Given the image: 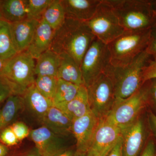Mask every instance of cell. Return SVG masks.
I'll return each instance as SVG.
<instances>
[{"label":"cell","instance_id":"obj_18","mask_svg":"<svg viewBox=\"0 0 156 156\" xmlns=\"http://www.w3.org/2000/svg\"><path fill=\"white\" fill-rule=\"evenodd\" d=\"M41 122L43 126L58 136L66 135L71 132L73 121L56 107H51Z\"/></svg>","mask_w":156,"mask_h":156},{"label":"cell","instance_id":"obj_1","mask_svg":"<svg viewBox=\"0 0 156 156\" xmlns=\"http://www.w3.org/2000/svg\"><path fill=\"white\" fill-rule=\"evenodd\" d=\"M95 38L86 22L66 18L62 25L55 30L50 49L58 55L67 54L80 66Z\"/></svg>","mask_w":156,"mask_h":156},{"label":"cell","instance_id":"obj_2","mask_svg":"<svg viewBox=\"0 0 156 156\" xmlns=\"http://www.w3.org/2000/svg\"><path fill=\"white\" fill-rule=\"evenodd\" d=\"M152 58L146 50L126 66H109L105 73L113 83L116 99H126L142 87L144 71Z\"/></svg>","mask_w":156,"mask_h":156},{"label":"cell","instance_id":"obj_5","mask_svg":"<svg viewBox=\"0 0 156 156\" xmlns=\"http://www.w3.org/2000/svg\"><path fill=\"white\" fill-rule=\"evenodd\" d=\"M35 59L27 50L17 53L9 59L0 75L13 95H23L34 83Z\"/></svg>","mask_w":156,"mask_h":156},{"label":"cell","instance_id":"obj_3","mask_svg":"<svg viewBox=\"0 0 156 156\" xmlns=\"http://www.w3.org/2000/svg\"><path fill=\"white\" fill-rule=\"evenodd\" d=\"M125 30L150 29L156 24V14L149 0H106Z\"/></svg>","mask_w":156,"mask_h":156},{"label":"cell","instance_id":"obj_4","mask_svg":"<svg viewBox=\"0 0 156 156\" xmlns=\"http://www.w3.org/2000/svg\"><path fill=\"white\" fill-rule=\"evenodd\" d=\"M150 29L125 30L107 45L110 63L115 67H124L146 50L150 38Z\"/></svg>","mask_w":156,"mask_h":156},{"label":"cell","instance_id":"obj_35","mask_svg":"<svg viewBox=\"0 0 156 156\" xmlns=\"http://www.w3.org/2000/svg\"><path fill=\"white\" fill-rule=\"evenodd\" d=\"M122 139L121 136L114 147L106 156H122Z\"/></svg>","mask_w":156,"mask_h":156},{"label":"cell","instance_id":"obj_32","mask_svg":"<svg viewBox=\"0 0 156 156\" xmlns=\"http://www.w3.org/2000/svg\"><path fill=\"white\" fill-rule=\"evenodd\" d=\"M150 38L149 43L146 50L148 53L152 56L156 57V24L150 30Z\"/></svg>","mask_w":156,"mask_h":156},{"label":"cell","instance_id":"obj_27","mask_svg":"<svg viewBox=\"0 0 156 156\" xmlns=\"http://www.w3.org/2000/svg\"><path fill=\"white\" fill-rule=\"evenodd\" d=\"M58 80L56 77L37 76L34 84L42 95L52 100L56 92Z\"/></svg>","mask_w":156,"mask_h":156},{"label":"cell","instance_id":"obj_34","mask_svg":"<svg viewBox=\"0 0 156 156\" xmlns=\"http://www.w3.org/2000/svg\"><path fill=\"white\" fill-rule=\"evenodd\" d=\"M140 156H156V145L154 140H148Z\"/></svg>","mask_w":156,"mask_h":156},{"label":"cell","instance_id":"obj_9","mask_svg":"<svg viewBox=\"0 0 156 156\" xmlns=\"http://www.w3.org/2000/svg\"><path fill=\"white\" fill-rule=\"evenodd\" d=\"M110 59L107 45L96 38L85 53L80 66L86 87L105 72L111 64Z\"/></svg>","mask_w":156,"mask_h":156},{"label":"cell","instance_id":"obj_16","mask_svg":"<svg viewBox=\"0 0 156 156\" xmlns=\"http://www.w3.org/2000/svg\"><path fill=\"white\" fill-rule=\"evenodd\" d=\"M55 32L44 20L42 19L39 20L32 41L27 50L35 59L50 49Z\"/></svg>","mask_w":156,"mask_h":156},{"label":"cell","instance_id":"obj_25","mask_svg":"<svg viewBox=\"0 0 156 156\" xmlns=\"http://www.w3.org/2000/svg\"><path fill=\"white\" fill-rule=\"evenodd\" d=\"M42 19L55 30L62 25L66 16L60 0H53L44 12Z\"/></svg>","mask_w":156,"mask_h":156},{"label":"cell","instance_id":"obj_44","mask_svg":"<svg viewBox=\"0 0 156 156\" xmlns=\"http://www.w3.org/2000/svg\"><path fill=\"white\" fill-rule=\"evenodd\" d=\"M75 156H86V154L81 155H79V156H76L75 155Z\"/></svg>","mask_w":156,"mask_h":156},{"label":"cell","instance_id":"obj_40","mask_svg":"<svg viewBox=\"0 0 156 156\" xmlns=\"http://www.w3.org/2000/svg\"><path fill=\"white\" fill-rule=\"evenodd\" d=\"M56 156H75V151L70 149H66Z\"/></svg>","mask_w":156,"mask_h":156},{"label":"cell","instance_id":"obj_38","mask_svg":"<svg viewBox=\"0 0 156 156\" xmlns=\"http://www.w3.org/2000/svg\"><path fill=\"white\" fill-rule=\"evenodd\" d=\"M10 152L9 147L0 141V156H9Z\"/></svg>","mask_w":156,"mask_h":156},{"label":"cell","instance_id":"obj_36","mask_svg":"<svg viewBox=\"0 0 156 156\" xmlns=\"http://www.w3.org/2000/svg\"><path fill=\"white\" fill-rule=\"evenodd\" d=\"M149 82V99L153 101L156 106V79L150 80Z\"/></svg>","mask_w":156,"mask_h":156},{"label":"cell","instance_id":"obj_17","mask_svg":"<svg viewBox=\"0 0 156 156\" xmlns=\"http://www.w3.org/2000/svg\"><path fill=\"white\" fill-rule=\"evenodd\" d=\"M54 106L62 111L72 121L87 114L91 111L87 87L85 85L80 86L72 100Z\"/></svg>","mask_w":156,"mask_h":156},{"label":"cell","instance_id":"obj_39","mask_svg":"<svg viewBox=\"0 0 156 156\" xmlns=\"http://www.w3.org/2000/svg\"><path fill=\"white\" fill-rule=\"evenodd\" d=\"M19 156H41V155L36 148L34 147L23 153Z\"/></svg>","mask_w":156,"mask_h":156},{"label":"cell","instance_id":"obj_15","mask_svg":"<svg viewBox=\"0 0 156 156\" xmlns=\"http://www.w3.org/2000/svg\"><path fill=\"white\" fill-rule=\"evenodd\" d=\"M39 21L36 20L27 19L9 23L11 35L18 53L28 49Z\"/></svg>","mask_w":156,"mask_h":156},{"label":"cell","instance_id":"obj_31","mask_svg":"<svg viewBox=\"0 0 156 156\" xmlns=\"http://www.w3.org/2000/svg\"><path fill=\"white\" fill-rule=\"evenodd\" d=\"M156 79V57H152L143 72V82Z\"/></svg>","mask_w":156,"mask_h":156},{"label":"cell","instance_id":"obj_28","mask_svg":"<svg viewBox=\"0 0 156 156\" xmlns=\"http://www.w3.org/2000/svg\"><path fill=\"white\" fill-rule=\"evenodd\" d=\"M53 0H28V19L40 20Z\"/></svg>","mask_w":156,"mask_h":156},{"label":"cell","instance_id":"obj_42","mask_svg":"<svg viewBox=\"0 0 156 156\" xmlns=\"http://www.w3.org/2000/svg\"><path fill=\"white\" fill-rule=\"evenodd\" d=\"M151 8L156 14V0H149Z\"/></svg>","mask_w":156,"mask_h":156},{"label":"cell","instance_id":"obj_6","mask_svg":"<svg viewBox=\"0 0 156 156\" xmlns=\"http://www.w3.org/2000/svg\"><path fill=\"white\" fill-rule=\"evenodd\" d=\"M149 80L134 94L125 99H116L111 110L104 119L121 130L128 127L138 118L149 99Z\"/></svg>","mask_w":156,"mask_h":156},{"label":"cell","instance_id":"obj_26","mask_svg":"<svg viewBox=\"0 0 156 156\" xmlns=\"http://www.w3.org/2000/svg\"><path fill=\"white\" fill-rule=\"evenodd\" d=\"M80 86L58 79L56 92L53 97V106L62 104L72 100L77 94Z\"/></svg>","mask_w":156,"mask_h":156},{"label":"cell","instance_id":"obj_37","mask_svg":"<svg viewBox=\"0 0 156 156\" xmlns=\"http://www.w3.org/2000/svg\"><path fill=\"white\" fill-rule=\"evenodd\" d=\"M148 122L151 130L156 138V115L152 112L150 111L148 114Z\"/></svg>","mask_w":156,"mask_h":156},{"label":"cell","instance_id":"obj_11","mask_svg":"<svg viewBox=\"0 0 156 156\" xmlns=\"http://www.w3.org/2000/svg\"><path fill=\"white\" fill-rule=\"evenodd\" d=\"M99 120L91 111L73 121L71 132L76 139V156L87 153Z\"/></svg>","mask_w":156,"mask_h":156},{"label":"cell","instance_id":"obj_23","mask_svg":"<svg viewBox=\"0 0 156 156\" xmlns=\"http://www.w3.org/2000/svg\"><path fill=\"white\" fill-rule=\"evenodd\" d=\"M60 59V55L51 49L45 51L36 59L35 67L36 76L57 77Z\"/></svg>","mask_w":156,"mask_h":156},{"label":"cell","instance_id":"obj_21","mask_svg":"<svg viewBox=\"0 0 156 156\" xmlns=\"http://www.w3.org/2000/svg\"><path fill=\"white\" fill-rule=\"evenodd\" d=\"M57 78L78 86L85 85L80 66L66 53L60 54Z\"/></svg>","mask_w":156,"mask_h":156},{"label":"cell","instance_id":"obj_19","mask_svg":"<svg viewBox=\"0 0 156 156\" xmlns=\"http://www.w3.org/2000/svg\"><path fill=\"white\" fill-rule=\"evenodd\" d=\"M24 105L27 106L40 121L44 116L51 107L52 100L42 95L34 84L29 87L22 96Z\"/></svg>","mask_w":156,"mask_h":156},{"label":"cell","instance_id":"obj_12","mask_svg":"<svg viewBox=\"0 0 156 156\" xmlns=\"http://www.w3.org/2000/svg\"><path fill=\"white\" fill-rule=\"evenodd\" d=\"M29 136L41 156H56L66 149L59 136L45 126L30 130Z\"/></svg>","mask_w":156,"mask_h":156},{"label":"cell","instance_id":"obj_43","mask_svg":"<svg viewBox=\"0 0 156 156\" xmlns=\"http://www.w3.org/2000/svg\"><path fill=\"white\" fill-rule=\"evenodd\" d=\"M3 21H4V20H3L2 18L1 14H0V26H1Z\"/></svg>","mask_w":156,"mask_h":156},{"label":"cell","instance_id":"obj_30","mask_svg":"<svg viewBox=\"0 0 156 156\" xmlns=\"http://www.w3.org/2000/svg\"><path fill=\"white\" fill-rule=\"evenodd\" d=\"M10 126L19 141L29 136L30 130L25 123L16 122L12 123Z\"/></svg>","mask_w":156,"mask_h":156},{"label":"cell","instance_id":"obj_10","mask_svg":"<svg viewBox=\"0 0 156 156\" xmlns=\"http://www.w3.org/2000/svg\"><path fill=\"white\" fill-rule=\"evenodd\" d=\"M121 136L122 130L120 128L104 119H100L86 156H106Z\"/></svg>","mask_w":156,"mask_h":156},{"label":"cell","instance_id":"obj_24","mask_svg":"<svg viewBox=\"0 0 156 156\" xmlns=\"http://www.w3.org/2000/svg\"><path fill=\"white\" fill-rule=\"evenodd\" d=\"M17 53L11 35L10 23L4 20L0 26V57L9 59Z\"/></svg>","mask_w":156,"mask_h":156},{"label":"cell","instance_id":"obj_33","mask_svg":"<svg viewBox=\"0 0 156 156\" xmlns=\"http://www.w3.org/2000/svg\"><path fill=\"white\" fill-rule=\"evenodd\" d=\"M12 95L13 94L11 89L0 76V105Z\"/></svg>","mask_w":156,"mask_h":156},{"label":"cell","instance_id":"obj_22","mask_svg":"<svg viewBox=\"0 0 156 156\" xmlns=\"http://www.w3.org/2000/svg\"><path fill=\"white\" fill-rule=\"evenodd\" d=\"M24 106L22 96L12 95L7 98L0 109V133L11 126Z\"/></svg>","mask_w":156,"mask_h":156},{"label":"cell","instance_id":"obj_20","mask_svg":"<svg viewBox=\"0 0 156 156\" xmlns=\"http://www.w3.org/2000/svg\"><path fill=\"white\" fill-rule=\"evenodd\" d=\"M28 0H0V14L9 23L28 19Z\"/></svg>","mask_w":156,"mask_h":156},{"label":"cell","instance_id":"obj_8","mask_svg":"<svg viewBox=\"0 0 156 156\" xmlns=\"http://www.w3.org/2000/svg\"><path fill=\"white\" fill-rule=\"evenodd\" d=\"M90 109L99 119L106 116L116 101L113 83L105 73L87 87Z\"/></svg>","mask_w":156,"mask_h":156},{"label":"cell","instance_id":"obj_29","mask_svg":"<svg viewBox=\"0 0 156 156\" xmlns=\"http://www.w3.org/2000/svg\"><path fill=\"white\" fill-rule=\"evenodd\" d=\"M0 141L8 147L16 145L19 142L10 126L0 133Z\"/></svg>","mask_w":156,"mask_h":156},{"label":"cell","instance_id":"obj_14","mask_svg":"<svg viewBox=\"0 0 156 156\" xmlns=\"http://www.w3.org/2000/svg\"><path fill=\"white\" fill-rule=\"evenodd\" d=\"M66 18L87 22L93 17L101 0H60Z\"/></svg>","mask_w":156,"mask_h":156},{"label":"cell","instance_id":"obj_41","mask_svg":"<svg viewBox=\"0 0 156 156\" xmlns=\"http://www.w3.org/2000/svg\"><path fill=\"white\" fill-rule=\"evenodd\" d=\"M9 60V59H4V58L0 57V75H1L2 72L6 63H7V62Z\"/></svg>","mask_w":156,"mask_h":156},{"label":"cell","instance_id":"obj_7","mask_svg":"<svg viewBox=\"0 0 156 156\" xmlns=\"http://www.w3.org/2000/svg\"><path fill=\"white\" fill-rule=\"evenodd\" d=\"M86 22L95 37L106 45L125 31L106 0H101L94 16Z\"/></svg>","mask_w":156,"mask_h":156},{"label":"cell","instance_id":"obj_13","mask_svg":"<svg viewBox=\"0 0 156 156\" xmlns=\"http://www.w3.org/2000/svg\"><path fill=\"white\" fill-rule=\"evenodd\" d=\"M144 121L137 119L131 126L122 130V156H139L146 141Z\"/></svg>","mask_w":156,"mask_h":156}]
</instances>
